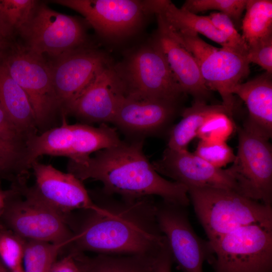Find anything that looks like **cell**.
<instances>
[{"label":"cell","instance_id":"obj_1","mask_svg":"<svg viewBox=\"0 0 272 272\" xmlns=\"http://www.w3.org/2000/svg\"><path fill=\"white\" fill-rule=\"evenodd\" d=\"M101 190L93 209L72 213L67 224L73 241L69 252L156 255L167 244L156 216L153 196L116 199Z\"/></svg>","mask_w":272,"mask_h":272},{"label":"cell","instance_id":"obj_2","mask_svg":"<svg viewBox=\"0 0 272 272\" xmlns=\"http://www.w3.org/2000/svg\"><path fill=\"white\" fill-rule=\"evenodd\" d=\"M144 142L122 141L83 162L70 160L67 171L82 181H100L101 191L107 195L129 199L157 195L165 201L187 207L190 202L187 187L165 179L155 170L143 152Z\"/></svg>","mask_w":272,"mask_h":272},{"label":"cell","instance_id":"obj_3","mask_svg":"<svg viewBox=\"0 0 272 272\" xmlns=\"http://www.w3.org/2000/svg\"><path fill=\"white\" fill-rule=\"evenodd\" d=\"M187 192L211 245L240 228L255 224H272L271 206L235 191L190 187Z\"/></svg>","mask_w":272,"mask_h":272},{"label":"cell","instance_id":"obj_4","mask_svg":"<svg viewBox=\"0 0 272 272\" xmlns=\"http://www.w3.org/2000/svg\"><path fill=\"white\" fill-rule=\"evenodd\" d=\"M0 58L13 79L22 88L33 109L38 131L55 127L61 111L54 90L49 61L11 39Z\"/></svg>","mask_w":272,"mask_h":272},{"label":"cell","instance_id":"obj_5","mask_svg":"<svg viewBox=\"0 0 272 272\" xmlns=\"http://www.w3.org/2000/svg\"><path fill=\"white\" fill-rule=\"evenodd\" d=\"M66 116H61V124L26 141V160L31 163L43 155L63 156L75 162H82L90 155L120 144L122 141L114 128L106 123L94 127L85 123L68 124Z\"/></svg>","mask_w":272,"mask_h":272},{"label":"cell","instance_id":"obj_6","mask_svg":"<svg viewBox=\"0 0 272 272\" xmlns=\"http://www.w3.org/2000/svg\"><path fill=\"white\" fill-rule=\"evenodd\" d=\"M165 27L193 55L207 87L211 91L218 92L222 104L233 113L235 100L232 91L250 72V63L246 56L232 48L214 47L196 33L176 30L167 24Z\"/></svg>","mask_w":272,"mask_h":272},{"label":"cell","instance_id":"obj_7","mask_svg":"<svg viewBox=\"0 0 272 272\" xmlns=\"http://www.w3.org/2000/svg\"><path fill=\"white\" fill-rule=\"evenodd\" d=\"M18 37L27 49L48 59L91 46L81 20L39 2Z\"/></svg>","mask_w":272,"mask_h":272},{"label":"cell","instance_id":"obj_8","mask_svg":"<svg viewBox=\"0 0 272 272\" xmlns=\"http://www.w3.org/2000/svg\"><path fill=\"white\" fill-rule=\"evenodd\" d=\"M211 245L214 272L272 271V224L240 228Z\"/></svg>","mask_w":272,"mask_h":272},{"label":"cell","instance_id":"obj_9","mask_svg":"<svg viewBox=\"0 0 272 272\" xmlns=\"http://www.w3.org/2000/svg\"><path fill=\"white\" fill-rule=\"evenodd\" d=\"M125 93L137 98L179 103L185 94L157 41L141 47L118 72Z\"/></svg>","mask_w":272,"mask_h":272},{"label":"cell","instance_id":"obj_10","mask_svg":"<svg viewBox=\"0 0 272 272\" xmlns=\"http://www.w3.org/2000/svg\"><path fill=\"white\" fill-rule=\"evenodd\" d=\"M19 188L0 215V223L26 240L60 244L69 250L74 235L66 220Z\"/></svg>","mask_w":272,"mask_h":272},{"label":"cell","instance_id":"obj_11","mask_svg":"<svg viewBox=\"0 0 272 272\" xmlns=\"http://www.w3.org/2000/svg\"><path fill=\"white\" fill-rule=\"evenodd\" d=\"M237 132V153L229 169L240 193L271 206L272 147L269 140L244 125Z\"/></svg>","mask_w":272,"mask_h":272},{"label":"cell","instance_id":"obj_12","mask_svg":"<svg viewBox=\"0 0 272 272\" xmlns=\"http://www.w3.org/2000/svg\"><path fill=\"white\" fill-rule=\"evenodd\" d=\"M156 216L178 268L183 272H203L204 262L213 259V249L209 241L194 231L186 207L162 200L156 203Z\"/></svg>","mask_w":272,"mask_h":272},{"label":"cell","instance_id":"obj_13","mask_svg":"<svg viewBox=\"0 0 272 272\" xmlns=\"http://www.w3.org/2000/svg\"><path fill=\"white\" fill-rule=\"evenodd\" d=\"M31 168L35 183L30 187L23 184L22 190L56 212L66 221L75 211L95 207L82 181L73 174L62 172L37 160L31 163Z\"/></svg>","mask_w":272,"mask_h":272},{"label":"cell","instance_id":"obj_14","mask_svg":"<svg viewBox=\"0 0 272 272\" xmlns=\"http://www.w3.org/2000/svg\"><path fill=\"white\" fill-rule=\"evenodd\" d=\"M82 15L100 36L108 38L128 36L140 27L150 14L145 1L55 0Z\"/></svg>","mask_w":272,"mask_h":272},{"label":"cell","instance_id":"obj_15","mask_svg":"<svg viewBox=\"0 0 272 272\" xmlns=\"http://www.w3.org/2000/svg\"><path fill=\"white\" fill-rule=\"evenodd\" d=\"M179 103L123 95L111 122L127 141H144L170 130L179 111Z\"/></svg>","mask_w":272,"mask_h":272},{"label":"cell","instance_id":"obj_16","mask_svg":"<svg viewBox=\"0 0 272 272\" xmlns=\"http://www.w3.org/2000/svg\"><path fill=\"white\" fill-rule=\"evenodd\" d=\"M47 59L61 117L95 77L109 65L106 56L91 46Z\"/></svg>","mask_w":272,"mask_h":272},{"label":"cell","instance_id":"obj_17","mask_svg":"<svg viewBox=\"0 0 272 272\" xmlns=\"http://www.w3.org/2000/svg\"><path fill=\"white\" fill-rule=\"evenodd\" d=\"M152 164L159 174L184 185L187 189L190 187L216 188L240 193L238 185L229 168L216 167L187 149L167 148L161 158Z\"/></svg>","mask_w":272,"mask_h":272},{"label":"cell","instance_id":"obj_18","mask_svg":"<svg viewBox=\"0 0 272 272\" xmlns=\"http://www.w3.org/2000/svg\"><path fill=\"white\" fill-rule=\"evenodd\" d=\"M124 87L116 70L109 65L82 91L65 111L82 123H105L112 121Z\"/></svg>","mask_w":272,"mask_h":272},{"label":"cell","instance_id":"obj_19","mask_svg":"<svg viewBox=\"0 0 272 272\" xmlns=\"http://www.w3.org/2000/svg\"><path fill=\"white\" fill-rule=\"evenodd\" d=\"M154 39L165 54L169 66L183 92L192 96L194 102L207 103L212 91L206 85L193 55L158 22Z\"/></svg>","mask_w":272,"mask_h":272},{"label":"cell","instance_id":"obj_20","mask_svg":"<svg viewBox=\"0 0 272 272\" xmlns=\"http://www.w3.org/2000/svg\"><path fill=\"white\" fill-rule=\"evenodd\" d=\"M232 93L245 103L248 117L244 125L269 140L272 136V76L265 72L237 85Z\"/></svg>","mask_w":272,"mask_h":272},{"label":"cell","instance_id":"obj_21","mask_svg":"<svg viewBox=\"0 0 272 272\" xmlns=\"http://www.w3.org/2000/svg\"><path fill=\"white\" fill-rule=\"evenodd\" d=\"M0 104L26 141L37 134L35 113L29 98L11 76L1 58Z\"/></svg>","mask_w":272,"mask_h":272},{"label":"cell","instance_id":"obj_22","mask_svg":"<svg viewBox=\"0 0 272 272\" xmlns=\"http://www.w3.org/2000/svg\"><path fill=\"white\" fill-rule=\"evenodd\" d=\"M71 254L81 272H153L158 255L98 254L89 257L82 252Z\"/></svg>","mask_w":272,"mask_h":272},{"label":"cell","instance_id":"obj_23","mask_svg":"<svg viewBox=\"0 0 272 272\" xmlns=\"http://www.w3.org/2000/svg\"><path fill=\"white\" fill-rule=\"evenodd\" d=\"M217 112H225L231 116L233 114L222 104H208L193 101L190 107L181 110V119L169 131L167 148L176 150L187 149L206 120Z\"/></svg>","mask_w":272,"mask_h":272},{"label":"cell","instance_id":"obj_24","mask_svg":"<svg viewBox=\"0 0 272 272\" xmlns=\"http://www.w3.org/2000/svg\"><path fill=\"white\" fill-rule=\"evenodd\" d=\"M241 34L247 46L272 34V1L247 0Z\"/></svg>","mask_w":272,"mask_h":272},{"label":"cell","instance_id":"obj_25","mask_svg":"<svg viewBox=\"0 0 272 272\" xmlns=\"http://www.w3.org/2000/svg\"><path fill=\"white\" fill-rule=\"evenodd\" d=\"M38 1L0 0V28L9 39L16 38L29 20Z\"/></svg>","mask_w":272,"mask_h":272},{"label":"cell","instance_id":"obj_26","mask_svg":"<svg viewBox=\"0 0 272 272\" xmlns=\"http://www.w3.org/2000/svg\"><path fill=\"white\" fill-rule=\"evenodd\" d=\"M63 245L47 242L27 240L23 260L24 272H49Z\"/></svg>","mask_w":272,"mask_h":272},{"label":"cell","instance_id":"obj_27","mask_svg":"<svg viewBox=\"0 0 272 272\" xmlns=\"http://www.w3.org/2000/svg\"><path fill=\"white\" fill-rule=\"evenodd\" d=\"M27 240L0 223V259L10 272L23 268Z\"/></svg>","mask_w":272,"mask_h":272},{"label":"cell","instance_id":"obj_28","mask_svg":"<svg viewBox=\"0 0 272 272\" xmlns=\"http://www.w3.org/2000/svg\"><path fill=\"white\" fill-rule=\"evenodd\" d=\"M247 0H187L181 9L191 13L218 10L228 16L234 25L240 23Z\"/></svg>","mask_w":272,"mask_h":272},{"label":"cell","instance_id":"obj_29","mask_svg":"<svg viewBox=\"0 0 272 272\" xmlns=\"http://www.w3.org/2000/svg\"><path fill=\"white\" fill-rule=\"evenodd\" d=\"M235 128L231 116L225 112H217L206 120L199 129L196 137L206 142H226Z\"/></svg>","mask_w":272,"mask_h":272},{"label":"cell","instance_id":"obj_30","mask_svg":"<svg viewBox=\"0 0 272 272\" xmlns=\"http://www.w3.org/2000/svg\"><path fill=\"white\" fill-rule=\"evenodd\" d=\"M194 153L211 164L222 168L235 159L232 148L226 142H209L200 141Z\"/></svg>","mask_w":272,"mask_h":272},{"label":"cell","instance_id":"obj_31","mask_svg":"<svg viewBox=\"0 0 272 272\" xmlns=\"http://www.w3.org/2000/svg\"><path fill=\"white\" fill-rule=\"evenodd\" d=\"M207 17L229 43L246 56L247 46L232 20L228 16L220 12L211 13Z\"/></svg>","mask_w":272,"mask_h":272},{"label":"cell","instance_id":"obj_32","mask_svg":"<svg viewBox=\"0 0 272 272\" xmlns=\"http://www.w3.org/2000/svg\"><path fill=\"white\" fill-rule=\"evenodd\" d=\"M246 57L249 63H254L272 74V34L247 45Z\"/></svg>","mask_w":272,"mask_h":272},{"label":"cell","instance_id":"obj_33","mask_svg":"<svg viewBox=\"0 0 272 272\" xmlns=\"http://www.w3.org/2000/svg\"><path fill=\"white\" fill-rule=\"evenodd\" d=\"M26 143L12 142L0 139V160L20 164L27 169Z\"/></svg>","mask_w":272,"mask_h":272},{"label":"cell","instance_id":"obj_34","mask_svg":"<svg viewBox=\"0 0 272 272\" xmlns=\"http://www.w3.org/2000/svg\"><path fill=\"white\" fill-rule=\"evenodd\" d=\"M0 139L12 142H26L0 104Z\"/></svg>","mask_w":272,"mask_h":272},{"label":"cell","instance_id":"obj_35","mask_svg":"<svg viewBox=\"0 0 272 272\" xmlns=\"http://www.w3.org/2000/svg\"><path fill=\"white\" fill-rule=\"evenodd\" d=\"M23 167L18 164L0 160V177H8L13 183L25 174Z\"/></svg>","mask_w":272,"mask_h":272},{"label":"cell","instance_id":"obj_36","mask_svg":"<svg viewBox=\"0 0 272 272\" xmlns=\"http://www.w3.org/2000/svg\"><path fill=\"white\" fill-rule=\"evenodd\" d=\"M173 262L172 254L167 243L157 255L153 272H171Z\"/></svg>","mask_w":272,"mask_h":272},{"label":"cell","instance_id":"obj_37","mask_svg":"<svg viewBox=\"0 0 272 272\" xmlns=\"http://www.w3.org/2000/svg\"><path fill=\"white\" fill-rule=\"evenodd\" d=\"M49 272H81L73 256L69 253L61 259L56 261Z\"/></svg>","mask_w":272,"mask_h":272},{"label":"cell","instance_id":"obj_38","mask_svg":"<svg viewBox=\"0 0 272 272\" xmlns=\"http://www.w3.org/2000/svg\"><path fill=\"white\" fill-rule=\"evenodd\" d=\"M19 191L18 186L13 185L12 188L8 190L0 189V215L3 212L9 199Z\"/></svg>","mask_w":272,"mask_h":272},{"label":"cell","instance_id":"obj_39","mask_svg":"<svg viewBox=\"0 0 272 272\" xmlns=\"http://www.w3.org/2000/svg\"><path fill=\"white\" fill-rule=\"evenodd\" d=\"M10 39H9L5 36L0 28V55L8 45Z\"/></svg>","mask_w":272,"mask_h":272},{"label":"cell","instance_id":"obj_40","mask_svg":"<svg viewBox=\"0 0 272 272\" xmlns=\"http://www.w3.org/2000/svg\"><path fill=\"white\" fill-rule=\"evenodd\" d=\"M0 272H10L0 259Z\"/></svg>","mask_w":272,"mask_h":272},{"label":"cell","instance_id":"obj_41","mask_svg":"<svg viewBox=\"0 0 272 272\" xmlns=\"http://www.w3.org/2000/svg\"><path fill=\"white\" fill-rule=\"evenodd\" d=\"M13 272H24V271L23 268H22L21 269L13 271Z\"/></svg>","mask_w":272,"mask_h":272},{"label":"cell","instance_id":"obj_42","mask_svg":"<svg viewBox=\"0 0 272 272\" xmlns=\"http://www.w3.org/2000/svg\"></svg>","mask_w":272,"mask_h":272}]
</instances>
